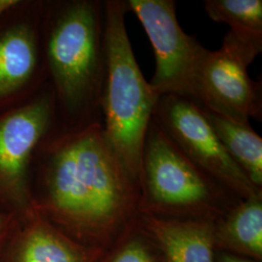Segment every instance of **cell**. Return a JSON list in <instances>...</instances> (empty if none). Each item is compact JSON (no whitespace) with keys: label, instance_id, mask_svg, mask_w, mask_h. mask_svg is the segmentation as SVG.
Listing matches in <instances>:
<instances>
[{"label":"cell","instance_id":"1","mask_svg":"<svg viewBox=\"0 0 262 262\" xmlns=\"http://www.w3.org/2000/svg\"><path fill=\"white\" fill-rule=\"evenodd\" d=\"M33 209L70 238L108 250L139 214L140 184L107 139L102 124L53 130L31 166Z\"/></svg>","mask_w":262,"mask_h":262},{"label":"cell","instance_id":"2","mask_svg":"<svg viewBox=\"0 0 262 262\" xmlns=\"http://www.w3.org/2000/svg\"><path fill=\"white\" fill-rule=\"evenodd\" d=\"M43 51L55 100L54 130L102 124L104 0H45Z\"/></svg>","mask_w":262,"mask_h":262},{"label":"cell","instance_id":"3","mask_svg":"<svg viewBox=\"0 0 262 262\" xmlns=\"http://www.w3.org/2000/svg\"><path fill=\"white\" fill-rule=\"evenodd\" d=\"M127 12L126 0H104L102 127L113 149L139 183L144 141L159 97L134 56L125 25Z\"/></svg>","mask_w":262,"mask_h":262},{"label":"cell","instance_id":"4","mask_svg":"<svg viewBox=\"0 0 262 262\" xmlns=\"http://www.w3.org/2000/svg\"><path fill=\"white\" fill-rule=\"evenodd\" d=\"M139 183L140 214L216 220L243 200L187 159L154 116L142 150Z\"/></svg>","mask_w":262,"mask_h":262},{"label":"cell","instance_id":"5","mask_svg":"<svg viewBox=\"0 0 262 262\" xmlns=\"http://www.w3.org/2000/svg\"><path fill=\"white\" fill-rule=\"evenodd\" d=\"M56 126L50 84L24 103L0 113V211L23 220L34 209L30 174L35 152Z\"/></svg>","mask_w":262,"mask_h":262},{"label":"cell","instance_id":"6","mask_svg":"<svg viewBox=\"0 0 262 262\" xmlns=\"http://www.w3.org/2000/svg\"><path fill=\"white\" fill-rule=\"evenodd\" d=\"M258 55L228 31L221 49H207L188 99L237 123L251 124V118L261 121V82L248 74V66Z\"/></svg>","mask_w":262,"mask_h":262},{"label":"cell","instance_id":"7","mask_svg":"<svg viewBox=\"0 0 262 262\" xmlns=\"http://www.w3.org/2000/svg\"><path fill=\"white\" fill-rule=\"evenodd\" d=\"M45 0H17L0 16V113L48 84L43 51Z\"/></svg>","mask_w":262,"mask_h":262},{"label":"cell","instance_id":"8","mask_svg":"<svg viewBox=\"0 0 262 262\" xmlns=\"http://www.w3.org/2000/svg\"><path fill=\"white\" fill-rule=\"evenodd\" d=\"M154 117L187 159L210 178L240 199L262 196L230 158L201 109L192 100L176 94L160 96Z\"/></svg>","mask_w":262,"mask_h":262},{"label":"cell","instance_id":"9","mask_svg":"<svg viewBox=\"0 0 262 262\" xmlns=\"http://www.w3.org/2000/svg\"><path fill=\"white\" fill-rule=\"evenodd\" d=\"M145 29L156 56L150 82L157 96L176 94L189 98L198 66L206 52L196 38L179 25L175 0H126Z\"/></svg>","mask_w":262,"mask_h":262},{"label":"cell","instance_id":"10","mask_svg":"<svg viewBox=\"0 0 262 262\" xmlns=\"http://www.w3.org/2000/svg\"><path fill=\"white\" fill-rule=\"evenodd\" d=\"M104 252L77 242L33 210L18 222L0 262H97Z\"/></svg>","mask_w":262,"mask_h":262},{"label":"cell","instance_id":"11","mask_svg":"<svg viewBox=\"0 0 262 262\" xmlns=\"http://www.w3.org/2000/svg\"><path fill=\"white\" fill-rule=\"evenodd\" d=\"M215 221L139 213L135 224L163 262H215Z\"/></svg>","mask_w":262,"mask_h":262},{"label":"cell","instance_id":"12","mask_svg":"<svg viewBox=\"0 0 262 262\" xmlns=\"http://www.w3.org/2000/svg\"><path fill=\"white\" fill-rule=\"evenodd\" d=\"M216 252L262 261V196L244 199L215 221Z\"/></svg>","mask_w":262,"mask_h":262},{"label":"cell","instance_id":"13","mask_svg":"<svg viewBox=\"0 0 262 262\" xmlns=\"http://www.w3.org/2000/svg\"><path fill=\"white\" fill-rule=\"evenodd\" d=\"M198 107L230 158L253 185L262 189L261 137L251 124L237 123L206 108Z\"/></svg>","mask_w":262,"mask_h":262},{"label":"cell","instance_id":"14","mask_svg":"<svg viewBox=\"0 0 262 262\" xmlns=\"http://www.w3.org/2000/svg\"><path fill=\"white\" fill-rule=\"evenodd\" d=\"M204 9L210 19L227 25L235 38L261 53V0H205Z\"/></svg>","mask_w":262,"mask_h":262},{"label":"cell","instance_id":"15","mask_svg":"<svg viewBox=\"0 0 262 262\" xmlns=\"http://www.w3.org/2000/svg\"><path fill=\"white\" fill-rule=\"evenodd\" d=\"M97 262H163L156 248L131 224Z\"/></svg>","mask_w":262,"mask_h":262},{"label":"cell","instance_id":"16","mask_svg":"<svg viewBox=\"0 0 262 262\" xmlns=\"http://www.w3.org/2000/svg\"><path fill=\"white\" fill-rule=\"evenodd\" d=\"M19 220L15 215L0 211V253H2L10 236L15 230Z\"/></svg>","mask_w":262,"mask_h":262},{"label":"cell","instance_id":"17","mask_svg":"<svg viewBox=\"0 0 262 262\" xmlns=\"http://www.w3.org/2000/svg\"><path fill=\"white\" fill-rule=\"evenodd\" d=\"M215 262H256L237 256L234 254L230 253H224V252H216L215 253Z\"/></svg>","mask_w":262,"mask_h":262},{"label":"cell","instance_id":"18","mask_svg":"<svg viewBox=\"0 0 262 262\" xmlns=\"http://www.w3.org/2000/svg\"><path fill=\"white\" fill-rule=\"evenodd\" d=\"M16 2L17 0H0V16L9 9L10 7H12Z\"/></svg>","mask_w":262,"mask_h":262}]
</instances>
